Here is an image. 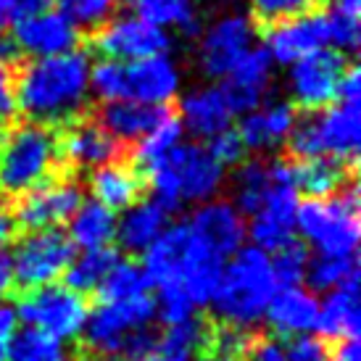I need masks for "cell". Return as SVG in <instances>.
<instances>
[{"label": "cell", "mask_w": 361, "mask_h": 361, "mask_svg": "<svg viewBox=\"0 0 361 361\" xmlns=\"http://www.w3.org/2000/svg\"><path fill=\"white\" fill-rule=\"evenodd\" d=\"M90 95V61L85 51L32 59L16 66V109L27 121L66 127L85 116Z\"/></svg>", "instance_id": "6da1fadb"}, {"label": "cell", "mask_w": 361, "mask_h": 361, "mask_svg": "<svg viewBox=\"0 0 361 361\" xmlns=\"http://www.w3.org/2000/svg\"><path fill=\"white\" fill-rule=\"evenodd\" d=\"M221 269L224 259L211 253L192 235L188 221L166 227L159 240L145 251V264H142V271L151 285L177 288L195 303V309L211 303Z\"/></svg>", "instance_id": "7a4b0ae2"}, {"label": "cell", "mask_w": 361, "mask_h": 361, "mask_svg": "<svg viewBox=\"0 0 361 361\" xmlns=\"http://www.w3.org/2000/svg\"><path fill=\"white\" fill-rule=\"evenodd\" d=\"M277 293L269 253L259 251L256 245L240 251L224 261L219 285L211 298L214 317L221 327L253 332L269 309L271 295Z\"/></svg>", "instance_id": "3957f363"}, {"label": "cell", "mask_w": 361, "mask_h": 361, "mask_svg": "<svg viewBox=\"0 0 361 361\" xmlns=\"http://www.w3.org/2000/svg\"><path fill=\"white\" fill-rule=\"evenodd\" d=\"M66 171L59 156V130L35 121H11L0 137V198H19L48 177Z\"/></svg>", "instance_id": "277c9868"}, {"label": "cell", "mask_w": 361, "mask_h": 361, "mask_svg": "<svg viewBox=\"0 0 361 361\" xmlns=\"http://www.w3.org/2000/svg\"><path fill=\"white\" fill-rule=\"evenodd\" d=\"M156 319V301L151 295L130 301H101L87 314L85 343L90 356H111L121 361H140L156 343L151 324Z\"/></svg>", "instance_id": "5b68a950"}, {"label": "cell", "mask_w": 361, "mask_h": 361, "mask_svg": "<svg viewBox=\"0 0 361 361\" xmlns=\"http://www.w3.org/2000/svg\"><path fill=\"white\" fill-rule=\"evenodd\" d=\"M224 177L227 169L201 142L180 145L151 171L142 174L145 185L153 192V201L166 214L177 211L182 203L214 201V195L224 185Z\"/></svg>", "instance_id": "8992f818"}, {"label": "cell", "mask_w": 361, "mask_h": 361, "mask_svg": "<svg viewBox=\"0 0 361 361\" xmlns=\"http://www.w3.org/2000/svg\"><path fill=\"white\" fill-rule=\"evenodd\" d=\"M361 116L359 101H338L322 111L298 114L295 127L285 140L288 161L335 159L359 164Z\"/></svg>", "instance_id": "52a82bcc"}, {"label": "cell", "mask_w": 361, "mask_h": 361, "mask_svg": "<svg viewBox=\"0 0 361 361\" xmlns=\"http://www.w3.org/2000/svg\"><path fill=\"white\" fill-rule=\"evenodd\" d=\"M90 90L101 103L171 106L180 92V69L169 56L119 63L106 61L90 66Z\"/></svg>", "instance_id": "ba28073f"}, {"label": "cell", "mask_w": 361, "mask_h": 361, "mask_svg": "<svg viewBox=\"0 0 361 361\" xmlns=\"http://www.w3.org/2000/svg\"><path fill=\"white\" fill-rule=\"evenodd\" d=\"M295 230L303 245H311L319 256H356L359 248V185L330 198H306L295 211Z\"/></svg>", "instance_id": "9c48e42d"}, {"label": "cell", "mask_w": 361, "mask_h": 361, "mask_svg": "<svg viewBox=\"0 0 361 361\" xmlns=\"http://www.w3.org/2000/svg\"><path fill=\"white\" fill-rule=\"evenodd\" d=\"M13 311L16 319H21L27 327L63 343L85 330L90 306L85 295L74 293L66 285H45L24 293Z\"/></svg>", "instance_id": "30bf717a"}, {"label": "cell", "mask_w": 361, "mask_h": 361, "mask_svg": "<svg viewBox=\"0 0 361 361\" xmlns=\"http://www.w3.org/2000/svg\"><path fill=\"white\" fill-rule=\"evenodd\" d=\"M82 201L85 198H82L80 182L71 177V171H59L40 182L37 188L13 198L11 214L16 221V230H59L61 224H66L77 214Z\"/></svg>", "instance_id": "8fae6325"}, {"label": "cell", "mask_w": 361, "mask_h": 361, "mask_svg": "<svg viewBox=\"0 0 361 361\" xmlns=\"http://www.w3.org/2000/svg\"><path fill=\"white\" fill-rule=\"evenodd\" d=\"M74 261V245L63 230L27 232L11 256L13 267V285L21 290H37L45 285H56L69 264Z\"/></svg>", "instance_id": "7c38bea8"}, {"label": "cell", "mask_w": 361, "mask_h": 361, "mask_svg": "<svg viewBox=\"0 0 361 361\" xmlns=\"http://www.w3.org/2000/svg\"><path fill=\"white\" fill-rule=\"evenodd\" d=\"M92 48L101 53L106 61H119V63H135V61L156 59L166 56L169 51V35L140 19L135 13H119L111 16L103 27L92 32Z\"/></svg>", "instance_id": "4fadbf2b"}, {"label": "cell", "mask_w": 361, "mask_h": 361, "mask_svg": "<svg viewBox=\"0 0 361 361\" xmlns=\"http://www.w3.org/2000/svg\"><path fill=\"white\" fill-rule=\"evenodd\" d=\"M351 61L345 56L322 48V51L309 53L306 59L295 61L288 74V87H290L293 103L309 111H322L330 103L338 101V90H341V80Z\"/></svg>", "instance_id": "5bb4252c"}, {"label": "cell", "mask_w": 361, "mask_h": 361, "mask_svg": "<svg viewBox=\"0 0 361 361\" xmlns=\"http://www.w3.org/2000/svg\"><path fill=\"white\" fill-rule=\"evenodd\" d=\"M295 211H298V192L293 185V164L288 161V169L274 188L267 192L256 214L251 216L253 245L264 253H277L280 248L290 245L295 238Z\"/></svg>", "instance_id": "9a60e30c"}, {"label": "cell", "mask_w": 361, "mask_h": 361, "mask_svg": "<svg viewBox=\"0 0 361 361\" xmlns=\"http://www.w3.org/2000/svg\"><path fill=\"white\" fill-rule=\"evenodd\" d=\"M59 156L66 171H95L106 164L130 159V148L114 140L98 121L85 114L59 130Z\"/></svg>", "instance_id": "2e32d148"}, {"label": "cell", "mask_w": 361, "mask_h": 361, "mask_svg": "<svg viewBox=\"0 0 361 361\" xmlns=\"http://www.w3.org/2000/svg\"><path fill=\"white\" fill-rule=\"evenodd\" d=\"M253 21L243 13H227L198 32V63L206 77H227L235 63L253 48Z\"/></svg>", "instance_id": "e0dca14e"}, {"label": "cell", "mask_w": 361, "mask_h": 361, "mask_svg": "<svg viewBox=\"0 0 361 361\" xmlns=\"http://www.w3.org/2000/svg\"><path fill=\"white\" fill-rule=\"evenodd\" d=\"M188 227L211 253H216L224 261L240 251L248 235L245 216L235 209V203L224 198L201 203V209H195V214L188 219Z\"/></svg>", "instance_id": "ac0fdd59"}, {"label": "cell", "mask_w": 361, "mask_h": 361, "mask_svg": "<svg viewBox=\"0 0 361 361\" xmlns=\"http://www.w3.org/2000/svg\"><path fill=\"white\" fill-rule=\"evenodd\" d=\"M11 40L16 51L32 59H53L80 51V30L61 11H45L40 16L16 21Z\"/></svg>", "instance_id": "d6986e66"}, {"label": "cell", "mask_w": 361, "mask_h": 361, "mask_svg": "<svg viewBox=\"0 0 361 361\" xmlns=\"http://www.w3.org/2000/svg\"><path fill=\"white\" fill-rule=\"evenodd\" d=\"M271 71L274 63L264 48H251L235 63V69L224 77V85L219 87L232 116H245L264 106V98L271 87Z\"/></svg>", "instance_id": "ffe728a7"}, {"label": "cell", "mask_w": 361, "mask_h": 361, "mask_svg": "<svg viewBox=\"0 0 361 361\" xmlns=\"http://www.w3.org/2000/svg\"><path fill=\"white\" fill-rule=\"evenodd\" d=\"M267 37V48L271 63H282V66H293L295 61L306 59L309 53L322 51L327 45V32H324V13L314 11L298 19L282 21L274 24L269 30H264Z\"/></svg>", "instance_id": "44dd1931"}, {"label": "cell", "mask_w": 361, "mask_h": 361, "mask_svg": "<svg viewBox=\"0 0 361 361\" xmlns=\"http://www.w3.org/2000/svg\"><path fill=\"white\" fill-rule=\"evenodd\" d=\"M264 317H267L271 330L282 335V338H303V335H311L317 330L319 301L303 285L277 288Z\"/></svg>", "instance_id": "7402d4cb"}, {"label": "cell", "mask_w": 361, "mask_h": 361, "mask_svg": "<svg viewBox=\"0 0 361 361\" xmlns=\"http://www.w3.org/2000/svg\"><path fill=\"white\" fill-rule=\"evenodd\" d=\"M171 106H142V103H101L90 116L121 145H137L159 124Z\"/></svg>", "instance_id": "603a6c76"}, {"label": "cell", "mask_w": 361, "mask_h": 361, "mask_svg": "<svg viewBox=\"0 0 361 361\" xmlns=\"http://www.w3.org/2000/svg\"><path fill=\"white\" fill-rule=\"evenodd\" d=\"M298 109L293 103H267L240 119L238 135L245 151H269L274 145L288 140L295 127Z\"/></svg>", "instance_id": "cb8c5ba5"}, {"label": "cell", "mask_w": 361, "mask_h": 361, "mask_svg": "<svg viewBox=\"0 0 361 361\" xmlns=\"http://www.w3.org/2000/svg\"><path fill=\"white\" fill-rule=\"evenodd\" d=\"M90 190L92 201L116 214V211H127L140 201L142 192H145V180H142L140 171L132 166V161L124 159L92 171Z\"/></svg>", "instance_id": "d4e9b609"}, {"label": "cell", "mask_w": 361, "mask_h": 361, "mask_svg": "<svg viewBox=\"0 0 361 361\" xmlns=\"http://www.w3.org/2000/svg\"><path fill=\"white\" fill-rule=\"evenodd\" d=\"M180 121L182 130H190L195 137L211 140L230 130L232 114L227 109V101L221 95L219 87H198L190 90L180 101Z\"/></svg>", "instance_id": "484cf974"}, {"label": "cell", "mask_w": 361, "mask_h": 361, "mask_svg": "<svg viewBox=\"0 0 361 361\" xmlns=\"http://www.w3.org/2000/svg\"><path fill=\"white\" fill-rule=\"evenodd\" d=\"M359 282L343 285L338 290L327 293L319 303L317 330L322 341H351L359 338Z\"/></svg>", "instance_id": "4316f807"}, {"label": "cell", "mask_w": 361, "mask_h": 361, "mask_svg": "<svg viewBox=\"0 0 361 361\" xmlns=\"http://www.w3.org/2000/svg\"><path fill=\"white\" fill-rule=\"evenodd\" d=\"M293 164V185L295 192L301 190L309 198H330L343 188L356 182V166L335 159H311L290 161Z\"/></svg>", "instance_id": "83f0119b"}, {"label": "cell", "mask_w": 361, "mask_h": 361, "mask_svg": "<svg viewBox=\"0 0 361 361\" xmlns=\"http://www.w3.org/2000/svg\"><path fill=\"white\" fill-rule=\"evenodd\" d=\"M169 214L156 201H137L124 211V216L116 219V240L121 251L145 253L166 230Z\"/></svg>", "instance_id": "f1b7e54d"}, {"label": "cell", "mask_w": 361, "mask_h": 361, "mask_svg": "<svg viewBox=\"0 0 361 361\" xmlns=\"http://www.w3.org/2000/svg\"><path fill=\"white\" fill-rule=\"evenodd\" d=\"M209 343L211 327L203 319L192 317V319L171 324L161 335H156L151 356L156 361H195L201 351L209 353Z\"/></svg>", "instance_id": "f546056e"}, {"label": "cell", "mask_w": 361, "mask_h": 361, "mask_svg": "<svg viewBox=\"0 0 361 361\" xmlns=\"http://www.w3.org/2000/svg\"><path fill=\"white\" fill-rule=\"evenodd\" d=\"M74 248L95 251L109 248L116 240V214L95 201H82L77 214L69 219V235Z\"/></svg>", "instance_id": "4dcf8cb0"}, {"label": "cell", "mask_w": 361, "mask_h": 361, "mask_svg": "<svg viewBox=\"0 0 361 361\" xmlns=\"http://www.w3.org/2000/svg\"><path fill=\"white\" fill-rule=\"evenodd\" d=\"M182 121H180V114L174 109H169V114L164 116V119L153 127L145 137H142L137 145H132L130 148V161L132 166L145 174V171H151L156 164L166 159L171 151H177L182 145Z\"/></svg>", "instance_id": "1f68e13d"}, {"label": "cell", "mask_w": 361, "mask_h": 361, "mask_svg": "<svg viewBox=\"0 0 361 361\" xmlns=\"http://www.w3.org/2000/svg\"><path fill=\"white\" fill-rule=\"evenodd\" d=\"M119 251L116 248H95V251H82V256L69 264L66 269V288H71L80 295L87 293H98L101 285L106 282V277L111 274V269L119 264Z\"/></svg>", "instance_id": "d6a6232c"}, {"label": "cell", "mask_w": 361, "mask_h": 361, "mask_svg": "<svg viewBox=\"0 0 361 361\" xmlns=\"http://www.w3.org/2000/svg\"><path fill=\"white\" fill-rule=\"evenodd\" d=\"M135 16L156 27H180L185 35H198L195 0H124Z\"/></svg>", "instance_id": "836d02e7"}, {"label": "cell", "mask_w": 361, "mask_h": 361, "mask_svg": "<svg viewBox=\"0 0 361 361\" xmlns=\"http://www.w3.org/2000/svg\"><path fill=\"white\" fill-rule=\"evenodd\" d=\"M6 361H74L63 351V343L37 332L32 327H24L21 332H13L8 348H6Z\"/></svg>", "instance_id": "e575fe53"}, {"label": "cell", "mask_w": 361, "mask_h": 361, "mask_svg": "<svg viewBox=\"0 0 361 361\" xmlns=\"http://www.w3.org/2000/svg\"><path fill=\"white\" fill-rule=\"evenodd\" d=\"M306 280H309L311 290L319 293H332L343 285L359 282L356 256H317L314 261H309Z\"/></svg>", "instance_id": "d590c367"}, {"label": "cell", "mask_w": 361, "mask_h": 361, "mask_svg": "<svg viewBox=\"0 0 361 361\" xmlns=\"http://www.w3.org/2000/svg\"><path fill=\"white\" fill-rule=\"evenodd\" d=\"M148 288H151V282L140 264L119 259V264L111 269L98 293H101V301H130V298L148 295Z\"/></svg>", "instance_id": "8d00e7d4"}, {"label": "cell", "mask_w": 361, "mask_h": 361, "mask_svg": "<svg viewBox=\"0 0 361 361\" xmlns=\"http://www.w3.org/2000/svg\"><path fill=\"white\" fill-rule=\"evenodd\" d=\"M324 0H251V13H253V27L259 24L264 30H269L274 24L282 21L298 19L306 13L322 8Z\"/></svg>", "instance_id": "74e56055"}, {"label": "cell", "mask_w": 361, "mask_h": 361, "mask_svg": "<svg viewBox=\"0 0 361 361\" xmlns=\"http://www.w3.org/2000/svg\"><path fill=\"white\" fill-rule=\"evenodd\" d=\"M53 3L77 30H87L92 35L114 16L119 0H53Z\"/></svg>", "instance_id": "f35d334b"}, {"label": "cell", "mask_w": 361, "mask_h": 361, "mask_svg": "<svg viewBox=\"0 0 361 361\" xmlns=\"http://www.w3.org/2000/svg\"><path fill=\"white\" fill-rule=\"evenodd\" d=\"M271 271H274V282L277 288H295L306 280V269H309V251L301 240H293L280 251L269 256Z\"/></svg>", "instance_id": "ab89813d"}, {"label": "cell", "mask_w": 361, "mask_h": 361, "mask_svg": "<svg viewBox=\"0 0 361 361\" xmlns=\"http://www.w3.org/2000/svg\"><path fill=\"white\" fill-rule=\"evenodd\" d=\"M324 13V32H327V45H332L330 51L341 53H356L361 40V32H359V19L356 16H345L341 11L327 8L322 11Z\"/></svg>", "instance_id": "60d3db41"}, {"label": "cell", "mask_w": 361, "mask_h": 361, "mask_svg": "<svg viewBox=\"0 0 361 361\" xmlns=\"http://www.w3.org/2000/svg\"><path fill=\"white\" fill-rule=\"evenodd\" d=\"M206 148L214 153V159L219 161L224 169L227 166H238L240 161H245V148H243L240 135L232 130V127L224 130L221 135H216V137H211Z\"/></svg>", "instance_id": "b9f144b4"}, {"label": "cell", "mask_w": 361, "mask_h": 361, "mask_svg": "<svg viewBox=\"0 0 361 361\" xmlns=\"http://www.w3.org/2000/svg\"><path fill=\"white\" fill-rule=\"evenodd\" d=\"M327 343L314 335H303L285 348V361H327Z\"/></svg>", "instance_id": "7bdbcfd3"}, {"label": "cell", "mask_w": 361, "mask_h": 361, "mask_svg": "<svg viewBox=\"0 0 361 361\" xmlns=\"http://www.w3.org/2000/svg\"><path fill=\"white\" fill-rule=\"evenodd\" d=\"M16 66L19 63L0 61V121L16 114Z\"/></svg>", "instance_id": "ee69618b"}, {"label": "cell", "mask_w": 361, "mask_h": 361, "mask_svg": "<svg viewBox=\"0 0 361 361\" xmlns=\"http://www.w3.org/2000/svg\"><path fill=\"white\" fill-rule=\"evenodd\" d=\"M240 361H285V345L271 335H253Z\"/></svg>", "instance_id": "f6af8a7d"}, {"label": "cell", "mask_w": 361, "mask_h": 361, "mask_svg": "<svg viewBox=\"0 0 361 361\" xmlns=\"http://www.w3.org/2000/svg\"><path fill=\"white\" fill-rule=\"evenodd\" d=\"M8 6V19L11 21H24L32 16H40L45 11H51L53 0H6Z\"/></svg>", "instance_id": "bcb514c9"}, {"label": "cell", "mask_w": 361, "mask_h": 361, "mask_svg": "<svg viewBox=\"0 0 361 361\" xmlns=\"http://www.w3.org/2000/svg\"><path fill=\"white\" fill-rule=\"evenodd\" d=\"M361 95V74L356 63H348V69L341 80V90H338V101H359Z\"/></svg>", "instance_id": "7dc6e473"}, {"label": "cell", "mask_w": 361, "mask_h": 361, "mask_svg": "<svg viewBox=\"0 0 361 361\" xmlns=\"http://www.w3.org/2000/svg\"><path fill=\"white\" fill-rule=\"evenodd\" d=\"M16 332V311L0 303V361H6V348Z\"/></svg>", "instance_id": "c3c4849f"}, {"label": "cell", "mask_w": 361, "mask_h": 361, "mask_svg": "<svg viewBox=\"0 0 361 361\" xmlns=\"http://www.w3.org/2000/svg\"><path fill=\"white\" fill-rule=\"evenodd\" d=\"M16 238V221L11 214V203L6 198H0V251Z\"/></svg>", "instance_id": "681fc988"}, {"label": "cell", "mask_w": 361, "mask_h": 361, "mask_svg": "<svg viewBox=\"0 0 361 361\" xmlns=\"http://www.w3.org/2000/svg\"><path fill=\"white\" fill-rule=\"evenodd\" d=\"M327 361H361L359 338H351V341H338L335 345H332V351L327 353Z\"/></svg>", "instance_id": "f907efd6"}, {"label": "cell", "mask_w": 361, "mask_h": 361, "mask_svg": "<svg viewBox=\"0 0 361 361\" xmlns=\"http://www.w3.org/2000/svg\"><path fill=\"white\" fill-rule=\"evenodd\" d=\"M13 288V267H11V256L0 251V301L6 298Z\"/></svg>", "instance_id": "816d5d0a"}, {"label": "cell", "mask_w": 361, "mask_h": 361, "mask_svg": "<svg viewBox=\"0 0 361 361\" xmlns=\"http://www.w3.org/2000/svg\"><path fill=\"white\" fill-rule=\"evenodd\" d=\"M330 8L341 11V13H345V16H356V19H359L361 16V0H332Z\"/></svg>", "instance_id": "f5cc1de1"}, {"label": "cell", "mask_w": 361, "mask_h": 361, "mask_svg": "<svg viewBox=\"0 0 361 361\" xmlns=\"http://www.w3.org/2000/svg\"><path fill=\"white\" fill-rule=\"evenodd\" d=\"M195 361H232V359H224V356H216V353H203L201 359Z\"/></svg>", "instance_id": "db71d44e"}, {"label": "cell", "mask_w": 361, "mask_h": 361, "mask_svg": "<svg viewBox=\"0 0 361 361\" xmlns=\"http://www.w3.org/2000/svg\"><path fill=\"white\" fill-rule=\"evenodd\" d=\"M85 361H121V359H111V356H90V359Z\"/></svg>", "instance_id": "11a10c76"}, {"label": "cell", "mask_w": 361, "mask_h": 361, "mask_svg": "<svg viewBox=\"0 0 361 361\" xmlns=\"http://www.w3.org/2000/svg\"><path fill=\"white\" fill-rule=\"evenodd\" d=\"M3 130H6V127H3V121H0V137H3Z\"/></svg>", "instance_id": "9f6ffc18"}]
</instances>
